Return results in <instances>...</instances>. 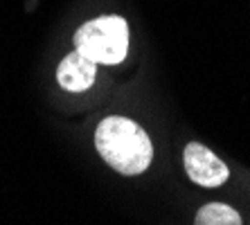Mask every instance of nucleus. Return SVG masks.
Wrapping results in <instances>:
<instances>
[{
  "mask_svg": "<svg viewBox=\"0 0 250 225\" xmlns=\"http://www.w3.org/2000/svg\"><path fill=\"white\" fill-rule=\"evenodd\" d=\"M194 225H241V216L230 205L208 203L196 212Z\"/></svg>",
  "mask_w": 250,
  "mask_h": 225,
  "instance_id": "obj_5",
  "label": "nucleus"
},
{
  "mask_svg": "<svg viewBox=\"0 0 250 225\" xmlns=\"http://www.w3.org/2000/svg\"><path fill=\"white\" fill-rule=\"evenodd\" d=\"M187 176L201 187H219L230 178L228 164L201 142H189L183 151Z\"/></svg>",
  "mask_w": 250,
  "mask_h": 225,
  "instance_id": "obj_3",
  "label": "nucleus"
},
{
  "mask_svg": "<svg viewBox=\"0 0 250 225\" xmlns=\"http://www.w3.org/2000/svg\"><path fill=\"white\" fill-rule=\"evenodd\" d=\"M75 50L102 65L122 63L128 50V25L122 16H99L75 32Z\"/></svg>",
  "mask_w": 250,
  "mask_h": 225,
  "instance_id": "obj_2",
  "label": "nucleus"
},
{
  "mask_svg": "<svg viewBox=\"0 0 250 225\" xmlns=\"http://www.w3.org/2000/svg\"><path fill=\"white\" fill-rule=\"evenodd\" d=\"M95 75H97V63L86 59L82 52H70L68 57L59 63L57 79L59 86L70 93H83L93 86Z\"/></svg>",
  "mask_w": 250,
  "mask_h": 225,
  "instance_id": "obj_4",
  "label": "nucleus"
},
{
  "mask_svg": "<svg viewBox=\"0 0 250 225\" xmlns=\"http://www.w3.org/2000/svg\"><path fill=\"white\" fill-rule=\"evenodd\" d=\"M95 146L108 167L122 176H140L153 160V144L145 128L128 117H106L95 131Z\"/></svg>",
  "mask_w": 250,
  "mask_h": 225,
  "instance_id": "obj_1",
  "label": "nucleus"
}]
</instances>
